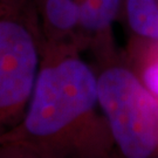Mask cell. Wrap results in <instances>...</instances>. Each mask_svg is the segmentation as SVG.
Returning <instances> with one entry per match:
<instances>
[{
	"mask_svg": "<svg viewBox=\"0 0 158 158\" xmlns=\"http://www.w3.org/2000/svg\"><path fill=\"white\" fill-rule=\"evenodd\" d=\"M117 153L98 107L96 73L73 45L45 46L21 121L0 136V158H107Z\"/></svg>",
	"mask_w": 158,
	"mask_h": 158,
	"instance_id": "1",
	"label": "cell"
},
{
	"mask_svg": "<svg viewBox=\"0 0 158 158\" xmlns=\"http://www.w3.org/2000/svg\"><path fill=\"white\" fill-rule=\"evenodd\" d=\"M95 62L98 107L117 152L127 158L158 157V98L121 52Z\"/></svg>",
	"mask_w": 158,
	"mask_h": 158,
	"instance_id": "2",
	"label": "cell"
},
{
	"mask_svg": "<svg viewBox=\"0 0 158 158\" xmlns=\"http://www.w3.org/2000/svg\"><path fill=\"white\" fill-rule=\"evenodd\" d=\"M44 41L33 0L0 12V136L21 121L33 93Z\"/></svg>",
	"mask_w": 158,
	"mask_h": 158,
	"instance_id": "3",
	"label": "cell"
},
{
	"mask_svg": "<svg viewBox=\"0 0 158 158\" xmlns=\"http://www.w3.org/2000/svg\"><path fill=\"white\" fill-rule=\"evenodd\" d=\"M122 0H82L77 29V46L89 51L95 60L118 53L114 25L119 19Z\"/></svg>",
	"mask_w": 158,
	"mask_h": 158,
	"instance_id": "4",
	"label": "cell"
},
{
	"mask_svg": "<svg viewBox=\"0 0 158 158\" xmlns=\"http://www.w3.org/2000/svg\"><path fill=\"white\" fill-rule=\"evenodd\" d=\"M33 2L44 45H73L79 48L77 29L82 0H33Z\"/></svg>",
	"mask_w": 158,
	"mask_h": 158,
	"instance_id": "5",
	"label": "cell"
},
{
	"mask_svg": "<svg viewBox=\"0 0 158 158\" xmlns=\"http://www.w3.org/2000/svg\"><path fill=\"white\" fill-rule=\"evenodd\" d=\"M122 55L144 85L158 98V40L129 36Z\"/></svg>",
	"mask_w": 158,
	"mask_h": 158,
	"instance_id": "6",
	"label": "cell"
},
{
	"mask_svg": "<svg viewBox=\"0 0 158 158\" xmlns=\"http://www.w3.org/2000/svg\"><path fill=\"white\" fill-rule=\"evenodd\" d=\"M118 20L130 36L158 40V0H122Z\"/></svg>",
	"mask_w": 158,
	"mask_h": 158,
	"instance_id": "7",
	"label": "cell"
},
{
	"mask_svg": "<svg viewBox=\"0 0 158 158\" xmlns=\"http://www.w3.org/2000/svg\"><path fill=\"white\" fill-rule=\"evenodd\" d=\"M12 1H14V0H0V12L2 11L7 5H10Z\"/></svg>",
	"mask_w": 158,
	"mask_h": 158,
	"instance_id": "8",
	"label": "cell"
}]
</instances>
